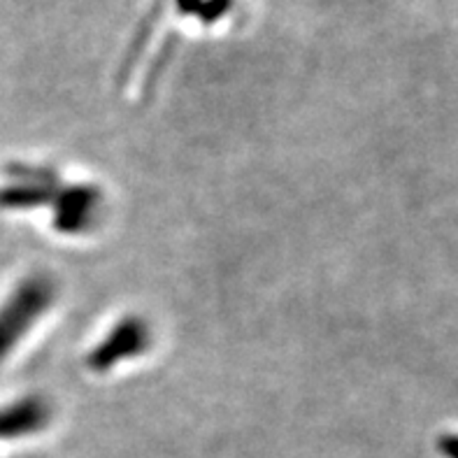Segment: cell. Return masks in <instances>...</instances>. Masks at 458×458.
Returning a JSON list of instances; mask_svg holds the SVG:
<instances>
[{
  "instance_id": "6da1fadb",
  "label": "cell",
  "mask_w": 458,
  "mask_h": 458,
  "mask_svg": "<svg viewBox=\"0 0 458 458\" xmlns=\"http://www.w3.org/2000/svg\"><path fill=\"white\" fill-rule=\"evenodd\" d=\"M47 289L49 286H45L42 282H29L7 301L5 308L0 310V359L10 354L14 343L45 308Z\"/></svg>"
},
{
  "instance_id": "7a4b0ae2",
  "label": "cell",
  "mask_w": 458,
  "mask_h": 458,
  "mask_svg": "<svg viewBox=\"0 0 458 458\" xmlns=\"http://www.w3.org/2000/svg\"><path fill=\"white\" fill-rule=\"evenodd\" d=\"M40 426V405L38 403H23L10 410H0V437L21 436L30 433Z\"/></svg>"
},
{
  "instance_id": "3957f363",
  "label": "cell",
  "mask_w": 458,
  "mask_h": 458,
  "mask_svg": "<svg viewBox=\"0 0 458 458\" xmlns=\"http://www.w3.org/2000/svg\"><path fill=\"white\" fill-rule=\"evenodd\" d=\"M437 449L445 458H458V436H442Z\"/></svg>"
}]
</instances>
